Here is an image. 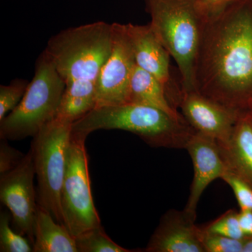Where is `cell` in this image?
Instances as JSON below:
<instances>
[{
  "label": "cell",
  "mask_w": 252,
  "mask_h": 252,
  "mask_svg": "<svg viewBox=\"0 0 252 252\" xmlns=\"http://www.w3.org/2000/svg\"><path fill=\"white\" fill-rule=\"evenodd\" d=\"M194 86L239 114L252 111V0H233L205 20Z\"/></svg>",
  "instance_id": "cell-1"
},
{
  "label": "cell",
  "mask_w": 252,
  "mask_h": 252,
  "mask_svg": "<svg viewBox=\"0 0 252 252\" xmlns=\"http://www.w3.org/2000/svg\"><path fill=\"white\" fill-rule=\"evenodd\" d=\"M98 130H122L140 137L152 147L186 149L195 133L185 119L160 109L132 103L95 107L72 124L71 137L86 140Z\"/></svg>",
  "instance_id": "cell-2"
},
{
  "label": "cell",
  "mask_w": 252,
  "mask_h": 252,
  "mask_svg": "<svg viewBox=\"0 0 252 252\" xmlns=\"http://www.w3.org/2000/svg\"><path fill=\"white\" fill-rule=\"evenodd\" d=\"M150 25L175 60L182 92L195 91L194 69L205 18L197 0H147Z\"/></svg>",
  "instance_id": "cell-3"
},
{
  "label": "cell",
  "mask_w": 252,
  "mask_h": 252,
  "mask_svg": "<svg viewBox=\"0 0 252 252\" xmlns=\"http://www.w3.org/2000/svg\"><path fill=\"white\" fill-rule=\"evenodd\" d=\"M112 44L113 25L98 21L63 30L50 38L44 51L65 84L96 82Z\"/></svg>",
  "instance_id": "cell-4"
},
{
  "label": "cell",
  "mask_w": 252,
  "mask_h": 252,
  "mask_svg": "<svg viewBox=\"0 0 252 252\" xmlns=\"http://www.w3.org/2000/svg\"><path fill=\"white\" fill-rule=\"evenodd\" d=\"M65 87L54 63L43 51L22 100L0 122V139L34 137L56 118Z\"/></svg>",
  "instance_id": "cell-5"
},
{
  "label": "cell",
  "mask_w": 252,
  "mask_h": 252,
  "mask_svg": "<svg viewBox=\"0 0 252 252\" xmlns=\"http://www.w3.org/2000/svg\"><path fill=\"white\" fill-rule=\"evenodd\" d=\"M71 132L72 124L54 119L33 137L31 147L37 180L38 205L63 225L61 195Z\"/></svg>",
  "instance_id": "cell-6"
},
{
  "label": "cell",
  "mask_w": 252,
  "mask_h": 252,
  "mask_svg": "<svg viewBox=\"0 0 252 252\" xmlns=\"http://www.w3.org/2000/svg\"><path fill=\"white\" fill-rule=\"evenodd\" d=\"M85 143L86 140L71 137L67 168L61 190L64 225L75 238L101 225L91 192Z\"/></svg>",
  "instance_id": "cell-7"
},
{
  "label": "cell",
  "mask_w": 252,
  "mask_h": 252,
  "mask_svg": "<svg viewBox=\"0 0 252 252\" xmlns=\"http://www.w3.org/2000/svg\"><path fill=\"white\" fill-rule=\"evenodd\" d=\"M112 25V51L96 80L95 107L128 103L135 56L126 24Z\"/></svg>",
  "instance_id": "cell-8"
},
{
  "label": "cell",
  "mask_w": 252,
  "mask_h": 252,
  "mask_svg": "<svg viewBox=\"0 0 252 252\" xmlns=\"http://www.w3.org/2000/svg\"><path fill=\"white\" fill-rule=\"evenodd\" d=\"M34 160L31 149L22 161L9 173L0 177V200L9 210L13 227L34 242V223L37 211Z\"/></svg>",
  "instance_id": "cell-9"
},
{
  "label": "cell",
  "mask_w": 252,
  "mask_h": 252,
  "mask_svg": "<svg viewBox=\"0 0 252 252\" xmlns=\"http://www.w3.org/2000/svg\"><path fill=\"white\" fill-rule=\"evenodd\" d=\"M178 107L195 132L224 142L229 139L240 114L196 91L182 92Z\"/></svg>",
  "instance_id": "cell-10"
},
{
  "label": "cell",
  "mask_w": 252,
  "mask_h": 252,
  "mask_svg": "<svg viewBox=\"0 0 252 252\" xmlns=\"http://www.w3.org/2000/svg\"><path fill=\"white\" fill-rule=\"evenodd\" d=\"M126 28L133 49L136 64L161 81L166 87L170 103L177 109L182 90L177 89L172 83L170 65L171 56L156 35L150 23L144 26L128 23L126 24Z\"/></svg>",
  "instance_id": "cell-11"
},
{
  "label": "cell",
  "mask_w": 252,
  "mask_h": 252,
  "mask_svg": "<svg viewBox=\"0 0 252 252\" xmlns=\"http://www.w3.org/2000/svg\"><path fill=\"white\" fill-rule=\"evenodd\" d=\"M186 149L191 157L193 178L190 194L184 210L196 219V210L204 190L213 181L221 179L227 170L217 141L195 132Z\"/></svg>",
  "instance_id": "cell-12"
},
{
  "label": "cell",
  "mask_w": 252,
  "mask_h": 252,
  "mask_svg": "<svg viewBox=\"0 0 252 252\" xmlns=\"http://www.w3.org/2000/svg\"><path fill=\"white\" fill-rule=\"evenodd\" d=\"M183 211L171 210L160 219L144 252H205L201 227Z\"/></svg>",
  "instance_id": "cell-13"
},
{
  "label": "cell",
  "mask_w": 252,
  "mask_h": 252,
  "mask_svg": "<svg viewBox=\"0 0 252 252\" xmlns=\"http://www.w3.org/2000/svg\"><path fill=\"white\" fill-rule=\"evenodd\" d=\"M217 144L227 169L252 188V111L240 114L229 139Z\"/></svg>",
  "instance_id": "cell-14"
},
{
  "label": "cell",
  "mask_w": 252,
  "mask_h": 252,
  "mask_svg": "<svg viewBox=\"0 0 252 252\" xmlns=\"http://www.w3.org/2000/svg\"><path fill=\"white\" fill-rule=\"evenodd\" d=\"M34 252H78L75 238L38 205L34 223Z\"/></svg>",
  "instance_id": "cell-15"
},
{
  "label": "cell",
  "mask_w": 252,
  "mask_h": 252,
  "mask_svg": "<svg viewBox=\"0 0 252 252\" xmlns=\"http://www.w3.org/2000/svg\"><path fill=\"white\" fill-rule=\"evenodd\" d=\"M128 103L149 106L177 119H185L170 103L165 86L137 64L131 78Z\"/></svg>",
  "instance_id": "cell-16"
},
{
  "label": "cell",
  "mask_w": 252,
  "mask_h": 252,
  "mask_svg": "<svg viewBox=\"0 0 252 252\" xmlns=\"http://www.w3.org/2000/svg\"><path fill=\"white\" fill-rule=\"evenodd\" d=\"M96 107V82L75 81L66 84L54 119L72 124Z\"/></svg>",
  "instance_id": "cell-17"
},
{
  "label": "cell",
  "mask_w": 252,
  "mask_h": 252,
  "mask_svg": "<svg viewBox=\"0 0 252 252\" xmlns=\"http://www.w3.org/2000/svg\"><path fill=\"white\" fill-rule=\"evenodd\" d=\"M78 252H133L109 238L102 225L92 228L75 238Z\"/></svg>",
  "instance_id": "cell-18"
},
{
  "label": "cell",
  "mask_w": 252,
  "mask_h": 252,
  "mask_svg": "<svg viewBox=\"0 0 252 252\" xmlns=\"http://www.w3.org/2000/svg\"><path fill=\"white\" fill-rule=\"evenodd\" d=\"M11 214L1 210L0 212V252H32L33 246L26 237L11 227Z\"/></svg>",
  "instance_id": "cell-19"
},
{
  "label": "cell",
  "mask_w": 252,
  "mask_h": 252,
  "mask_svg": "<svg viewBox=\"0 0 252 252\" xmlns=\"http://www.w3.org/2000/svg\"><path fill=\"white\" fill-rule=\"evenodd\" d=\"M201 228L204 231L212 234L223 235L238 240L245 238L239 223L238 212L235 210H228L216 220Z\"/></svg>",
  "instance_id": "cell-20"
},
{
  "label": "cell",
  "mask_w": 252,
  "mask_h": 252,
  "mask_svg": "<svg viewBox=\"0 0 252 252\" xmlns=\"http://www.w3.org/2000/svg\"><path fill=\"white\" fill-rule=\"evenodd\" d=\"M29 84L26 79H16L0 86V122L21 102Z\"/></svg>",
  "instance_id": "cell-21"
},
{
  "label": "cell",
  "mask_w": 252,
  "mask_h": 252,
  "mask_svg": "<svg viewBox=\"0 0 252 252\" xmlns=\"http://www.w3.org/2000/svg\"><path fill=\"white\" fill-rule=\"evenodd\" d=\"M243 240L212 234L202 229V241L205 252H243Z\"/></svg>",
  "instance_id": "cell-22"
},
{
  "label": "cell",
  "mask_w": 252,
  "mask_h": 252,
  "mask_svg": "<svg viewBox=\"0 0 252 252\" xmlns=\"http://www.w3.org/2000/svg\"><path fill=\"white\" fill-rule=\"evenodd\" d=\"M221 179L233 190L240 210H252V187L228 169L224 175L222 176Z\"/></svg>",
  "instance_id": "cell-23"
},
{
  "label": "cell",
  "mask_w": 252,
  "mask_h": 252,
  "mask_svg": "<svg viewBox=\"0 0 252 252\" xmlns=\"http://www.w3.org/2000/svg\"><path fill=\"white\" fill-rule=\"evenodd\" d=\"M7 140L0 142V177L9 173L22 161L24 154L11 147Z\"/></svg>",
  "instance_id": "cell-24"
},
{
  "label": "cell",
  "mask_w": 252,
  "mask_h": 252,
  "mask_svg": "<svg viewBox=\"0 0 252 252\" xmlns=\"http://www.w3.org/2000/svg\"><path fill=\"white\" fill-rule=\"evenodd\" d=\"M233 0H197L199 9L205 20L218 14Z\"/></svg>",
  "instance_id": "cell-25"
},
{
  "label": "cell",
  "mask_w": 252,
  "mask_h": 252,
  "mask_svg": "<svg viewBox=\"0 0 252 252\" xmlns=\"http://www.w3.org/2000/svg\"><path fill=\"white\" fill-rule=\"evenodd\" d=\"M238 220L240 228L245 237L252 236V210H240L238 212Z\"/></svg>",
  "instance_id": "cell-26"
},
{
  "label": "cell",
  "mask_w": 252,
  "mask_h": 252,
  "mask_svg": "<svg viewBox=\"0 0 252 252\" xmlns=\"http://www.w3.org/2000/svg\"><path fill=\"white\" fill-rule=\"evenodd\" d=\"M243 252H252V235L244 238Z\"/></svg>",
  "instance_id": "cell-27"
}]
</instances>
